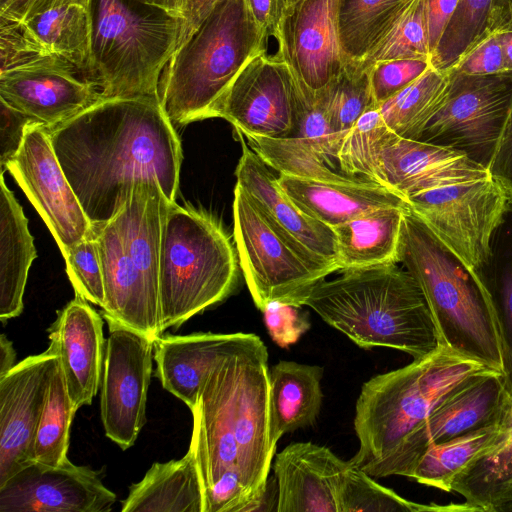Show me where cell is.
<instances>
[{
    "label": "cell",
    "instance_id": "obj_1",
    "mask_svg": "<svg viewBox=\"0 0 512 512\" xmlns=\"http://www.w3.org/2000/svg\"><path fill=\"white\" fill-rule=\"evenodd\" d=\"M48 132L92 228L113 218L139 181L176 201L182 148L158 97L103 98Z\"/></svg>",
    "mask_w": 512,
    "mask_h": 512
},
{
    "label": "cell",
    "instance_id": "obj_2",
    "mask_svg": "<svg viewBox=\"0 0 512 512\" xmlns=\"http://www.w3.org/2000/svg\"><path fill=\"white\" fill-rule=\"evenodd\" d=\"M315 284L300 301L357 346L426 357L443 346L426 297L396 263L351 269Z\"/></svg>",
    "mask_w": 512,
    "mask_h": 512
},
{
    "label": "cell",
    "instance_id": "obj_3",
    "mask_svg": "<svg viewBox=\"0 0 512 512\" xmlns=\"http://www.w3.org/2000/svg\"><path fill=\"white\" fill-rule=\"evenodd\" d=\"M168 204L157 182L139 181L115 216L92 228L104 279L102 316L152 339L162 335L159 269Z\"/></svg>",
    "mask_w": 512,
    "mask_h": 512
},
{
    "label": "cell",
    "instance_id": "obj_4",
    "mask_svg": "<svg viewBox=\"0 0 512 512\" xmlns=\"http://www.w3.org/2000/svg\"><path fill=\"white\" fill-rule=\"evenodd\" d=\"M399 262L421 287L443 345L502 372L496 323L480 279L410 210L404 216Z\"/></svg>",
    "mask_w": 512,
    "mask_h": 512
},
{
    "label": "cell",
    "instance_id": "obj_5",
    "mask_svg": "<svg viewBox=\"0 0 512 512\" xmlns=\"http://www.w3.org/2000/svg\"><path fill=\"white\" fill-rule=\"evenodd\" d=\"M487 369L443 345L407 366L369 379L356 402L359 449L349 462L372 476L445 397Z\"/></svg>",
    "mask_w": 512,
    "mask_h": 512
},
{
    "label": "cell",
    "instance_id": "obj_6",
    "mask_svg": "<svg viewBox=\"0 0 512 512\" xmlns=\"http://www.w3.org/2000/svg\"><path fill=\"white\" fill-rule=\"evenodd\" d=\"M266 37L245 0H224L164 68L159 101L172 124L212 118L241 70L266 52Z\"/></svg>",
    "mask_w": 512,
    "mask_h": 512
},
{
    "label": "cell",
    "instance_id": "obj_7",
    "mask_svg": "<svg viewBox=\"0 0 512 512\" xmlns=\"http://www.w3.org/2000/svg\"><path fill=\"white\" fill-rule=\"evenodd\" d=\"M237 256L230 238L211 215L169 202L159 269L162 333L233 293L238 282Z\"/></svg>",
    "mask_w": 512,
    "mask_h": 512
},
{
    "label": "cell",
    "instance_id": "obj_8",
    "mask_svg": "<svg viewBox=\"0 0 512 512\" xmlns=\"http://www.w3.org/2000/svg\"><path fill=\"white\" fill-rule=\"evenodd\" d=\"M136 3L96 0L92 81L102 98H159L162 72L176 52L181 19Z\"/></svg>",
    "mask_w": 512,
    "mask_h": 512
},
{
    "label": "cell",
    "instance_id": "obj_9",
    "mask_svg": "<svg viewBox=\"0 0 512 512\" xmlns=\"http://www.w3.org/2000/svg\"><path fill=\"white\" fill-rule=\"evenodd\" d=\"M233 236L256 307L272 301L300 306L302 297L338 266L285 234L236 183Z\"/></svg>",
    "mask_w": 512,
    "mask_h": 512
},
{
    "label": "cell",
    "instance_id": "obj_10",
    "mask_svg": "<svg viewBox=\"0 0 512 512\" xmlns=\"http://www.w3.org/2000/svg\"><path fill=\"white\" fill-rule=\"evenodd\" d=\"M449 73L448 95L418 140L460 151L488 170L512 105V71Z\"/></svg>",
    "mask_w": 512,
    "mask_h": 512
},
{
    "label": "cell",
    "instance_id": "obj_11",
    "mask_svg": "<svg viewBox=\"0 0 512 512\" xmlns=\"http://www.w3.org/2000/svg\"><path fill=\"white\" fill-rule=\"evenodd\" d=\"M409 210L467 266L481 268L509 201L492 177L422 191L405 198Z\"/></svg>",
    "mask_w": 512,
    "mask_h": 512
},
{
    "label": "cell",
    "instance_id": "obj_12",
    "mask_svg": "<svg viewBox=\"0 0 512 512\" xmlns=\"http://www.w3.org/2000/svg\"><path fill=\"white\" fill-rule=\"evenodd\" d=\"M232 416L237 466L252 492L242 512L263 510L276 445L271 435L268 352L263 341L248 333L236 352Z\"/></svg>",
    "mask_w": 512,
    "mask_h": 512
},
{
    "label": "cell",
    "instance_id": "obj_13",
    "mask_svg": "<svg viewBox=\"0 0 512 512\" xmlns=\"http://www.w3.org/2000/svg\"><path fill=\"white\" fill-rule=\"evenodd\" d=\"M511 409L512 397L503 373L494 369L479 372L445 397L372 477L411 478L429 446L500 423Z\"/></svg>",
    "mask_w": 512,
    "mask_h": 512
},
{
    "label": "cell",
    "instance_id": "obj_14",
    "mask_svg": "<svg viewBox=\"0 0 512 512\" xmlns=\"http://www.w3.org/2000/svg\"><path fill=\"white\" fill-rule=\"evenodd\" d=\"M105 320L109 336L101 380V419L106 436L126 450L146 422L154 340L115 320Z\"/></svg>",
    "mask_w": 512,
    "mask_h": 512
},
{
    "label": "cell",
    "instance_id": "obj_15",
    "mask_svg": "<svg viewBox=\"0 0 512 512\" xmlns=\"http://www.w3.org/2000/svg\"><path fill=\"white\" fill-rule=\"evenodd\" d=\"M6 170L44 220L62 255L93 233L43 124L28 126L21 148Z\"/></svg>",
    "mask_w": 512,
    "mask_h": 512
},
{
    "label": "cell",
    "instance_id": "obj_16",
    "mask_svg": "<svg viewBox=\"0 0 512 512\" xmlns=\"http://www.w3.org/2000/svg\"><path fill=\"white\" fill-rule=\"evenodd\" d=\"M243 136L282 138L296 124V107L284 61L261 53L238 74L212 112Z\"/></svg>",
    "mask_w": 512,
    "mask_h": 512
},
{
    "label": "cell",
    "instance_id": "obj_17",
    "mask_svg": "<svg viewBox=\"0 0 512 512\" xmlns=\"http://www.w3.org/2000/svg\"><path fill=\"white\" fill-rule=\"evenodd\" d=\"M78 72L55 54L38 57L0 73V101L53 129L103 99Z\"/></svg>",
    "mask_w": 512,
    "mask_h": 512
},
{
    "label": "cell",
    "instance_id": "obj_18",
    "mask_svg": "<svg viewBox=\"0 0 512 512\" xmlns=\"http://www.w3.org/2000/svg\"><path fill=\"white\" fill-rule=\"evenodd\" d=\"M58 358L50 340L0 377V486L33 461V446L46 394Z\"/></svg>",
    "mask_w": 512,
    "mask_h": 512
},
{
    "label": "cell",
    "instance_id": "obj_19",
    "mask_svg": "<svg viewBox=\"0 0 512 512\" xmlns=\"http://www.w3.org/2000/svg\"><path fill=\"white\" fill-rule=\"evenodd\" d=\"M115 501L97 471L68 458L58 466L32 461L0 486V512H109Z\"/></svg>",
    "mask_w": 512,
    "mask_h": 512
},
{
    "label": "cell",
    "instance_id": "obj_20",
    "mask_svg": "<svg viewBox=\"0 0 512 512\" xmlns=\"http://www.w3.org/2000/svg\"><path fill=\"white\" fill-rule=\"evenodd\" d=\"M338 0H299L281 21L276 57L288 63L315 93L336 77L346 61L337 27Z\"/></svg>",
    "mask_w": 512,
    "mask_h": 512
},
{
    "label": "cell",
    "instance_id": "obj_21",
    "mask_svg": "<svg viewBox=\"0 0 512 512\" xmlns=\"http://www.w3.org/2000/svg\"><path fill=\"white\" fill-rule=\"evenodd\" d=\"M488 177L486 168L460 151L391 132L378 154L374 182L405 200L422 191Z\"/></svg>",
    "mask_w": 512,
    "mask_h": 512
},
{
    "label": "cell",
    "instance_id": "obj_22",
    "mask_svg": "<svg viewBox=\"0 0 512 512\" xmlns=\"http://www.w3.org/2000/svg\"><path fill=\"white\" fill-rule=\"evenodd\" d=\"M244 341L212 367L191 411L194 422L190 442L196 451L204 495L226 470L237 466L232 399L236 352Z\"/></svg>",
    "mask_w": 512,
    "mask_h": 512
},
{
    "label": "cell",
    "instance_id": "obj_23",
    "mask_svg": "<svg viewBox=\"0 0 512 512\" xmlns=\"http://www.w3.org/2000/svg\"><path fill=\"white\" fill-rule=\"evenodd\" d=\"M56 342L67 390L76 410L90 405L101 386L106 342L103 320L75 293L49 328Z\"/></svg>",
    "mask_w": 512,
    "mask_h": 512
},
{
    "label": "cell",
    "instance_id": "obj_24",
    "mask_svg": "<svg viewBox=\"0 0 512 512\" xmlns=\"http://www.w3.org/2000/svg\"><path fill=\"white\" fill-rule=\"evenodd\" d=\"M348 461L329 448L296 442L276 454L277 512H338L337 488Z\"/></svg>",
    "mask_w": 512,
    "mask_h": 512
},
{
    "label": "cell",
    "instance_id": "obj_25",
    "mask_svg": "<svg viewBox=\"0 0 512 512\" xmlns=\"http://www.w3.org/2000/svg\"><path fill=\"white\" fill-rule=\"evenodd\" d=\"M237 134L242 145L235 171L237 184L285 234L338 266L333 229L305 213L280 186L278 176L244 141L243 135Z\"/></svg>",
    "mask_w": 512,
    "mask_h": 512
},
{
    "label": "cell",
    "instance_id": "obj_26",
    "mask_svg": "<svg viewBox=\"0 0 512 512\" xmlns=\"http://www.w3.org/2000/svg\"><path fill=\"white\" fill-rule=\"evenodd\" d=\"M247 333L199 332L166 335L154 340L156 376L164 389L192 411L202 384L212 367L235 350Z\"/></svg>",
    "mask_w": 512,
    "mask_h": 512
},
{
    "label": "cell",
    "instance_id": "obj_27",
    "mask_svg": "<svg viewBox=\"0 0 512 512\" xmlns=\"http://www.w3.org/2000/svg\"><path fill=\"white\" fill-rule=\"evenodd\" d=\"M278 182L305 213L332 229L372 210L408 206L398 193L367 179L336 183L279 174Z\"/></svg>",
    "mask_w": 512,
    "mask_h": 512
},
{
    "label": "cell",
    "instance_id": "obj_28",
    "mask_svg": "<svg viewBox=\"0 0 512 512\" xmlns=\"http://www.w3.org/2000/svg\"><path fill=\"white\" fill-rule=\"evenodd\" d=\"M205 495L196 451L154 463L141 481L130 486L123 512H204Z\"/></svg>",
    "mask_w": 512,
    "mask_h": 512
},
{
    "label": "cell",
    "instance_id": "obj_29",
    "mask_svg": "<svg viewBox=\"0 0 512 512\" xmlns=\"http://www.w3.org/2000/svg\"><path fill=\"white\" fill-rule=\"evenodd\" d=\"M408 210V206L379 208L334 227L339 271L398 263Z\"/></svg>",
    "mask_w": 512,
    "mask_h": 512
},
{
    "label": "cell",
    "instance_id": "obj_30",
    "mask_svg": "<svg viewBox=\"0 0 512 512\" xmlns=\"http://www.w3.org/2000/svg\"><path fill=\"white\" fill-rule=\"evenodd\" d=\"M37 253L28 220L4 173L0 179V320L17 317L24 308L28 271Z\"/></svg>",
    "mask_w": 512,
    "mask_h": 512
},
{
    "label": "cell",
    "instance_id": "obj_31",
    "mask_svg": "<svg viewBox=\"0 0 512 512\" xmlns=\"http://www.w3.org/2000/svg\"><path fill=\"white\" fill-rule=\"evenodd\" d=\"M323 368L281 360L269 370L270 419L273 443L287 433L315 424L323 392Z\"/></svg>",
    "mask_w": 512,
    "mask_h": 512
},
{
    "label": "cell",
    "instance_id": "obj_32",
    "mask_svg": "<svg viewBox=\"0 0 512 512\" xmlns=\"http://www.w3.org/2000/svg\"><path fill=\"white\" fill-rule=\"evenodd\" d=\"M467 511L512 512V410L500 438L455 477Z\"/></svg>",
    "mask_w": 512,
    "mask_h": 512
},
{
    "label": "cell",
    "instance_id": "obj_33",
    "mask_svg": "<svg viewBox=\"0 0 512 512\" xmlns=\"http://www.w3.org/2000/svg\"><path fill=\"white\" fill-rule=\"evenodd\" d=\"M475 272L491 304L501 345L502 373L512 397V203L492 235L487 261Z\"/></svg>",
    "mask_w": 512,
    "mask_h": 512
},
{
    "label": "cell",
    "instance_id": "obj_34",
    "mask_svg": "<svg viewBox=\"0 0 512 512\" xmlns=\"http://www.w3.org/2000/svg\"><path fill=\"white\" fill-rule=\"evenodd\" d=\"M25 23L50 53L69 61L92 81V9L79 4L66 5L48 10Z\"/></svg>",
    "mask_w": 512,
    "mask_h": 512
},
{
    "label": "cell",
    "instance_id": "obj_35",
    "mask_svg": "<svg viewBox=\"0 0 512 512\" xmlns=\"http://www.w3.org/2000/svg\"><path fill=\"white\" fill-rule=\"evenodd\" d=\"M450 84L448 71L430 66L379 106L386 126L399 137L418 140L426 124L442 107Z\"/></svg>",
    "mask_w": 512,
    "mask_h": 512
},
{
    "label": "cell",
    "instance_id": "obj_36",
    "mask_svg": "<svg viewBox=\"0 0 512 512\" xmlns=\"http://www.w3.org/2000/svg\"><path fill=\"white\" fill-rule=\"evenodd\" d=\"M411 0H338L337 27L346 62H361Z\"/></svg>",
    "mask_w": 512,
    "mask_h": 512
},
{
    "label": "cell",
    "instance_id": "obj_37",
    "mask_svg": "<svg viewBox=\"0 0 512 512\" xmlns=\"http://www.w3.org/2000/svg\"><path fill=\"white\" fill-rule=\"evenodd\" d=\"M509 414L500 423L429 446L418 460L411 478L418 483L451 492L452 483L460 471L500 438Z\"/></svg>",
    "mask_w": 512,
    "mask_h": 512
},
{
    "label": "cell",
    "instance_id": "obj_38",
    "mask_svg": "<svg viewBox=\"0 0 512 512\" xmlns=\"http://www.w3.org/2000/svg\"><path fill=\"white\" fill-rule=\"evenodd\" d=\"M76 411L58 356L36 431L33 461L58 466L67 459L70 427Z\"/></svg>",
    "mask_w": 512,
    "mask_h": 512
},
{
    "label": "cell",
    "instance_id": "obj_39",
    "mask_svg": "<svg viewBox=\"0 0 512 512\" xmlns=\"http://www.w3.org/2000/svg\"><path fill=\"white\" fill-rule=\"evenodd\" d=\"M244 137L247 139L248 146L279 174L336 183L364 180V178L342 175L331 170L322 157L298 137L271 138L251 135Z\"/></svg>",
    "mask_w": 512,
    "mask_h": 512
},
{
    "label": "cell",
    "instance_id": "obj_40",
    "mask_svg": "<svg viewBox=\"0 0 512 512\" xmlns=\"http://www.w3.org/2000/svg\"><path fill=\"white\" fill-rule=\"evenodd\" d=\"M338 512L467 511L464 504H419L409 501L352 465L349 461L337 488Z\"/></svg>",
    "mask_w": 512,
    "mask_h": 512
},
{
    "label": "cell",
    "instance_id": "obj_41",
    "mask_svg": "<svg viewBox=\"0 0 512 512\" xmlns=\"http://www.w3.org/2000/svg\"><path fill=\"white\" fill-rule=\"evenodd\" d=\"M317 94L340 143L361 115L377 105L369 69L359 62H346L340 73Z\"/></svg>",
    "mask_w": 512,
    "mask_h": 512
},
{
    "label": "cell",
    "instance_id": "obj_42",
    "mask_svg": "<svg viewBox=\"0 0 512 512\" xmlns=\"http://www.w3.org/2000/svg\"><path fill=\"white\" fill-rule=\"evenodd\" d=\"M391 132L379 106L369 108L341 140L336 155L341 171L347 176H360L374 182L378 154Z\"/></svg>",
    "mask_w": 512,
    "mask_h": 512
},
{
    "label": "cell",
    "instance_id": "obj_43",
    "mask_svg": "<svg viewBox=\"0 0 512 512\" xmlns=\"http://www.w3.org/2000/svg\"><path fill=\"white\" fill-rule=\"evenodd\" d=\"M394 59L431 61L426 0H411L383 39L359 63L369 68Z\"/></svg>",
    "mask_w": 512,
    "mask_h": 512
},
{
    "label": "cell",
    "instance_id": "obj_44",
    "mask_svg": "<svg viewBox=\"0 0 512 512\" xmlns=\"http://www.w3.org/2000/svg\"><path fill=\"white\" fill-rule=\"evenodd\" d=\"M492 0H459L434 51L431 62L440 70L450 68L484 31Z\"/></svg>",
    "mask_w": 512,
    "mask_h": 512
},
{
    "label": "cell",
    "instance_id": "obj_45",
    "mask_svg": "<svg viewBox=\"0 0 512 512\" xmlns=\"http://www.w3.org/2000/svg\"><path fill=\"white\" fill-rule=\"evenodd\" d=\"M63 257L75 293L102 309L105 305V288L94 233L69 248Z\"/></svg>",
    "mask_w": 512,
    "mask_h": 512
},
{
    "label": "cell",
    "instance_id": "obj_46",
    "mask_svg": "<svg viewBox=\"0 0 512 512\" xmlns=\"http://www.w3.org/2000/svg\"><path fill=\"white\" fill-rule=\"evenodd\" d=\"M447 71L467 75L510 72L500 32L496 29L485 28Z\"/></svg>",
    "mask_w": 512,
    "mask_h": 512
},
{
    "label": "cell",
    "instance_id": "obj_47",
    "mask_svg": "<svg viewBox=\"0 0 512 512\" xmlns=\"http://www.w3.org/2000/svg\"><path fill=\"white\" fill-rule=\"evenodd\" d=\"M430 66L432 63L428 60L394 59L377 62L367 68L375 103L380 106L415 81Z\"/></svg>",
    "mask_w": 512,
    "mask_h": 512
},
{
    "label": "cell",
    "instance_id": "obj_48",
    "mask_svg": "<svg viewBox=\"0 0 512 512\" xmlns=\"http://www.w3.org/2000/svg\"><path fill=\"white\" fill-rule=\"evenodd\" d=\"M49 54L26 23L0 17V73Z\"/></svg>",
    "mask_w": 512,
    "mask_h": 512
},
{
    "label": "cell",
    "instance_id": "obj_49",
    "mask_svg": "<svg viewBox=\"0 0 512 512\" xmlns=\"http://www.w3.org/2000/svg\"><path fill=\"white\" fill-rule=\"evenodd\" d=\"M301 307L272 301L261 310L267 331L278 346L286 348L295 344L310 328L308 315Z\"/></svg>",
    "mask_w": 512,
    "mask_h": 512
},
{
    "label": "cell",
    "instance_id": "obj_50",
    "mask_svg": "<svg viewBox=\"0 0 512 512\" xmlns=\"http://www.w3.org/2000/svg\"><path fill=\"white\" fill-rule=\"evenodd\" d=\"M251 499V490L238 466H234L205 492L204 512H242Z\"/></svg>",
    "mask_w": 512,
    "mask_h": 512
},
{
    "label": "cell",
    "instance_id": "obj_51",
    "mask_svg": "<svg viewBox=\"0 0 512 512\" xmlns=\"http://www.w3.org/2000/svg\"><path fill=\"white\" fill-rule=\"evenodd\" d=\"M0 103V166L4 173L8 162L21 148L28 126L38 121L3 101Z\"/></svg>",
    "mask_w": 512,
    "mask_h": 512
},
{
    "label": "cell",
    "instance_id": "obj_52",
    "mask_svg": "<svg viewBox=\"0 0 512 512\" xmlns=\"http://www.w3.org/2000/svg\"><path fill=\"white\" fill-rule=\"evenodd\" d=\"M488 171L505 191L509 203H512V105Z\"/></svg>",
    "mask_w": 512,
    "mask_h": 512
},
{
    "label": "cell",
    "instance_id": "obj_53",
    "mask_svg": "<svg viewBox=\"0 0 512 512\" xmlns=\"http://www.w3.org/2000/svg\"><path fill=\"white\" fill-rule=\"evenodd\" d=\"M71 4L92 9L93 0H3L0 17L25 23L48 10Z\"/></svg>",
    "mask_w": 512,
    "mask_h": 512
},
{
    "label": "cell",
    "instance_id": "obj_54",
    "mask_svg": "<svg viewBox=\"0 0 512 512\" xmlns=\"http://www.w3.org/2000/svg\"><path fill=\"white\" fill-rule=\"evenodd\" d=\"M254 21L266 38H276L289 0H245Z\"/></svg>",
    "mask_w": 512,
    "mask_h": 512
},
{
    "label": "cell",
    "instance_id": "obj_55",
    "mask_svg": "<svg viewBox=\"0 0 512 512\" xmlns=\"http://www.w3.org/2000/svg\"><path fill=\"white\" fill-rule=\"evenodd\" d=\"M224 0H185L177 49H180L199 29L211 12Z\"/></svg>",
    "mask_w": 512,
    "mask_h": 512
},
{
    "label": "cell",
    "instance_id": "obj_56",
    "mask_svg": "<svg viewBox=\"0 0 512 512\" xmlns=\"http://www.w3.org/2000/svg\"><path fill=\"white\" fill-rule=\"evenodd\" d=\"M459 0H426L431 58L451 20Z\"/></svg>",
    "mask_w": 512,
    "mask_h": 512
},
{
    "label": "cell",
    "instance_id": "obj_57",
    "mask_svg": "<svg viewBox=\"0 0 512 512\" xmlns=\"http://www.w3.org/2000/svg\"><path fill=\"white\" fill-rule=\"evenodd\" d=\"M141 5L159 10L166 15L181 19L185 0H133Z\"/></svg>",
    "mask_w": 512,
    "mask_h": 512
},
{
    "label": "cell",
    "instance_id": "obj_58",
    "mask_svg": "<svg viewBox=\"0 0 512 512\" xmlns=\"http://www.w3.org/2000/svg\"><path fill=\"white\" fill-rule=\"evenodd\" d=\"M500 36L505 52L507 67L512 71V12H500Z\"/></svg>",
    "mask_w": 512,
    "mask_h": 512
},
{
    "label": "cell",
    "instance_id": "obj_59",
    "mask_svg": "<svg viewBox=\"0 0 512 512\" xmlns=\"http://www.w3.org/2000/svg\"><path fill=\"white\" fill-rule=\"evenodd\" d=\"M16 365V351L5 334L0 336V377Z\"/></svg>",
    "mask_w": 512,
    "mask_h": 512
},
{
    "label": "cell",
    "instance_id": "obj_60",
    "mask_svg": "<svg viewBox=\"0 0 512 512\" xmlns=\"http://www.w3.org/2000/svg\"><path fill=\"white\" fill-rule=\"evenodd\" d=\"M297 1H299V0H289L290 5H291V4H293V3H295V2H297Z\"/></svg>",
    "mask_w": 512,
    "mask_h": 512
},
{
    "label": "cell",
    "instance_id": "obj_61",
    "mask_svg": "<svg viewBox=\"0 0 512 512\" xmlns=\"http://www.w3.org/2000/svg\"><path fill=\"white\" fill-rule=\"evenodd\" d=\"M3 0H0V3L2 2Z\"/></svg>",
    "mask_w": 512,
    "mask_h": 512
}]
</instances>
